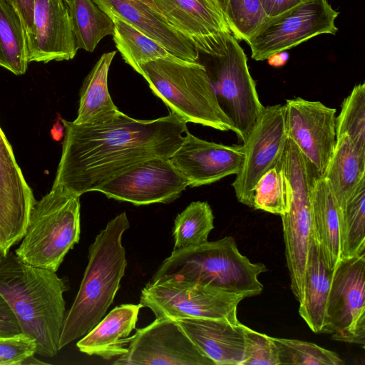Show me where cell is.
Masks as SVG:
<instances>
[{"instance_id":"obj_21","label":"cell","mask_w":365,"mask_h":365,"mask_svg":"<svg viewBox=\"0 0 365 365\" xmlns=\"http://www.w3.org/2000/svg\"><path fill=\"white\" fill-rule=\"evenodd\" d=\"M142 307L140 303L115 307L77 342V347L83 353L104 359L124 354Z\"/></svg>"},{"instance_id":"obj_41","label":"cell","mask_w":365,"mask_h":365,"mask_svg":"<svg viewBox=\"0 0 365 365\" xmlns=\"http://www.w3.org/2000/svg\"><path fill=\"white\" fill-rule=\"evenodd\" d=\"M13 5L20 16L26 34L29 33L33 25L34 0H13Z\"/></svg>"},{"instance_id":"obj_7","label":"cell","mask_w":365,"mask_h":365,"mask_svg":"<svg viewBox=\"0 0 365 365\" xmlns=\"http://www.w3.org/2000/svg\"><path fill=\"white\" fill-rule=\"evenodd\" d=\"M200 53V52H199ZM202 63L232 130L245 143L263 106L247 66V58L232 33H223Z\"/></svg>"},{"instance_id":"obj_39","label":"cell","mask_w":365,"mask_h":365,"mask_svg":"<svg viewBox=\"0 0 365 365\" xmlns=\"http://www.w3.org/2000/svg\"><path fill=\"white\" fill-rule=\"evenodd\" d=\"M22 333L13 311L0 294V336H14Z\"/></svg>"},{"instance_id":"obj_32","label":"cell","mask_w":365,"mask_h":365,"mask_svg":"<svg viewBox=\"0 0 365 365\" xmlns=\"http://www.w3.org/2000/svg\"><path fill=\"white\" fill-rule=\"evenodd\" d=\"M289 200V183L279 162L255 185L252 208L281 215L288 211Z\"/></svg>"},{"instance_id":"obj_10","label":"cell","mask_w":365,"mask_h":365,"mask_svg":"<svg viewBox=\"0 0 365 365\" xmlns=\"http://www.w3.org/2000/svg\"><path fill=\"white\" fill-rule=\"evenodd\" d=\"M338 15L327 0H306L279 16L267 18L245 41L252 58L264 61L316 36L335 35Z\"/></svg>"},{"instance_id":"obj_3","label":"cell","mask_w":365,"mask_h":365,"mask_svg":"<svg viewBox=\"0 0 365 365\" xmlns=\"http://www.w3.org/2000/svg\"><path fill=\"white\" fill-rule=\"evenodd\" d=\"M129 227L123 212L107 223L89 246L78 292L65 315L59 350L88 333L113 304L128 264L122 237Z\"/></svg>"},{"instance_id":"obj_8","label":"cell","mask_w":365,"mask_h":365,"mask_svg":"<svg viewBox=\"0 0 365 365\" xmlns=\"http://www.w3.org/2000/svg\"><path fill=\"white\" fill-rule=\"evenodd\" d=\"M290 191L289 207L281 215L291 289L299 302L304 292L305 269L312 237L311 191L315 170L287 137L279 160Z\"/></svg>"},{"instance_id":"obj_9","label":"cell","mask_w":365,"mask_h":365,"mask_svg":"<svg viewBox=\"0 0 365 365\" xmlns=\"http://www.w3.org/2000/svg\"><path fill=\"white\" fill-rule=\"evenodd\" d=\"M245 298L187 279L161 278L145 286L140 304L149 308L155 318H208L239 324L237 306Z\"/></svg>"},{"instance_id":"obj_11","label":"cell","mask_w":365,"mask_h":365,"mask_svg":"<svg viewBox=\"0 0 365 365\" xmlns=\"http://www.w3.org/2000/svg\"><path fill=\"white\" fill-rule=\"evenodd\" d=\"M323 333L343 342L365 344V253L341 259L334 268Z\"/></svg>"},{"instance_id":"obj_35","label":"cell","mask_w":365,"mask_h":365,"mask_svg":"<svg viewBox=\"0 0 365 365\" xmlns=\"http://www.w3.org/2000/svg\"><path fill=\"white\" fill-rule=\"evenodd\" d=\"M225 17L234 37L242 41L267 19L260 0H227Z\"/></svg>"},{"instance_id":"obj_5","label":"cell","mask_w":365,"mask_h":365,"mask_svg":"<svg viewBox=\"0 0 365 365\" xmlns=\"http://www.w3.org/2000/svg\"><path fill=\"white\" fill-rule=\"evenodd\" d=\"M139 74L171 112L187 123L232 130L202 63L160 58L141 65Z\"/></svg>"},{"instance_id":"obj_42","label":"cell","mask_w":365,"mask_h":365,"mask_svg":"<svg viewBox=\"0 0 365 365\" xmlns=\"http://www.w3.org/2000/svg\"><path fill=\"white\" fill-rule=\"evenodd\" d=\"M282 52L275 53L270 56L267 59L269 60V63L273 66H281L286 63L288 58V54Z\"/></svg>"},{"instance_id":"obj_31","label":"cell","mask_w":365,"mask_h":365,"mask_svg":"<svg viewBox=\"0 0 365 365\" xmlns=\"http://www.w3.org/2000/svg\"><path fill=\"white\" fill-rule=\"evenodd\" d=\"M214 215L207 202H191L175 220L173 250L198 246L207 242L214 228Z\"/></svg>"},{"instance_id":"obj_36","label":"cell","mask_w":365,"mask_h":365,"mask_svg":"<svg viewBox=\"0 0 365 365\" xmlns=\"http://www.w3.org/2000/svg\"><path fill=\"white\" fill-rule=\"evenodd\" d=\"M279 365L278 352L271 336L245 327L244 357L241 365Z\"/></svg>"},{"instance_id":"obj_27","label":"cell","mask_w":365,"mask_h":365,"mask_svg":"<svg viewBox=\"0 0 365 365\" xmlns=\"http://www.w3.org/2000/svg\"><path fill=\"white\" fill-rule=\"evenodd\" d=\"M114 24L113 38L124 61L140 73V66L157 59L180 61L155 40L119 16L107 13Z\"/></svg>"},{"instance_id":"obj_30","label":"cell","mask_w":365,"mask_h":365,"mask_svg":"<svg viewBox=\"0 0 365 365\" xmlns=\"http://www.w3.org/2000/svg\"><path fill=\"white\" fill-rule=\"evenodd\" d=\"M68 6L78 49L93 52L105 36L113 35L112 19L93 0H71Z\"/></svg>"},{"instance_id":"obj_18","label":"cell","mask_w":365,"mask_h":365,"mask_svg":"<svg viewBox=\"0 0 365 365\" xmlns=\"http://www.w3.org/2000/svg\"><path fill=\"white\" fill-rule=\"evenodd\" d=\"M160 13L200 53H207L222 33H231L214 0H153Z\"/></svg>"},{"instance_id":"obj_37","label":"cell","mask_w":365,"mask_h":365,"mask_svg":"<svg viewBox=\"0 0 365 365\" xmlns=\"http://www.w3.org/2000/svg\"><path fill=\"white\" fill-rule=\"evenodd\" d=\"M35 354L36 344L26 334L0 336V365H21L26 358Z\"/></svg>"},{"instance_id":"obj_14","label":"cell","mask_w":365,"mask_h":365,"mask_svg":"<svg viewBox=\"0 0 365 365\" xmlns=\"http://www.w3.org/2000/svg\"><path fill=\"white\" fill-rule=\"evenodd\" d=\"M284 106L287 137L323 178L336 142V109L300 97L287 100Z\"/></svg>"},{"instance_id":"obj_16","label":"cell","mask_w":365,"mask_h":365,"mask_svg":"<svg viewBox=\"0 0 365 365\" xmlns=\"http://www.w3.org/2000/svg\"><path fill=\"white\" fill-rule=\"evenodd\" d=\"M242 145H227L202 140L188 130L170 160L194 187L236 175L242 164Z\"/></svg>"},{"instance_id":"obj_38","label":"cell","mask_w":365,"mask_h":365,"mask_svg":"<svg viewBox=\"0 0 365 365\" xmlns=\"http://www.w3.org/2000/svg\"><path fill=\"white\" fill-rule=\"evenodd\" d=\"M26 233L5 205L0 194V251L6 254Z\"/></svg>"},{"instance_id":"obj_24","label":"cell","mask_w":365,"mask_h":365,"mask_svg":"<svg viewBox=\"0 0 365 365\" xmlns=\"http://www.w3.org/2000/svg\"><path fill=\"white\" fill-rule=\"evenodd\" d=\"M116 51L103 53L84 79L81 91L76 124H99L106 122L120 111L108 91V75Z\"/></svg>"},{"instance_id":"obj_1","label":"cell","mask_w":365,"mask_h":365,"mask_svg":"<svg viewBox=\"0 0 365 365\" xmlns=\"http://www.w3.org/2000/svg\"><path fill=\"white\" fill-rule=\"evenodd\" d=\"M64 139L52 187L81 196L143 161L170 156L182 144L187 122L170 112L139 120L120 112L99 124L61 119Z\"/></svg>"},{"instance_id":"obj_13","label":"cell","mask_w":365,"mask_h":365,"mask_svg":"<svg viewBox=\"0 0 365 365\" xmlns=\"http://www.w3.org/2000/svg\"><path fill=\"white\" fill-rule=\"evenodd\" d=\"M116 365H215L189 338L177 322L155 318L130 336L127 351Z\"/></svg>"},{"instance_id":"obj_2","label":"cell","mask_w":365,"mask_h":365,"mask_svg":"<svg viewBox=\"0 0 365 365\" xmlns=\"http://www.w3.org/2000/svg\"><path fill=\"white\" fill-rule=\"evenodd\" d=\"M56 272L31 265L16 254L0 251V294L15 314L22 333L34 339L36 354L53 357L59 351L66 315L68 281Z\"/></svg>"},{"instance_id":"obj_46","label":"cell","mask_w":365,"mask_h":365,"mask_svg":"<svg viewBox=\"0 0 365 365\" xmlns=\"http://www.w3.org/2000/svg\"><path fill=\"white\" fill-rule=\"evenodd\" d=\"M64 1L67 3V4L68 6H69V4H71V0H64Z\"/></svg>"},{"instance_id":"obj_43","label":"cell","mask_w":365,"mask_h":365,"mask_svg":"<svg viewBox=\"0 0 365 365\" xmlns=\"http://www.w3.org/2000/svg\"><path fill=\"white\" fill-rule=\"evenodd\" d=\"M46 363L38 361L37 359L34 357V355L30 356L26 358L21 365L24 364H45Z\"/></svg>"},{"instance_id":"obj_28","label":"cell","mask_w":365,"mask_h":365,"mask_svg":"<svg viewBox=\"0 0 365 365\" xmlns=\"http://www.w3.org/2000/svg\"><path fill=\"white\" fill-rule=\"evenodd\" d=\"M29 63L26 32L20 16L11 3L0 0V66L22 75Z\"/></svg>"},{"instance_id":"obj_6","label":"cell","mask_w":365,"mask_h":365,"mask_svg":"<svg viewBox=\"0 0 365 365\" xmlns=\"http://www.w3.org/2000/svg\"><path fill=\"white\" fill-rule=\"evenodd\" d=\"M80 197L60 187H51L41 200H36L15 254L27 264L56 272L80 240Z\"/></svg>"},{"instance_id":"obj_33","label":"cell","mask_w":365,"mask_h":365,"mask_svg":"<svg viewBox=\"0 0 365 365\" xmlns=\"http://www.w3.org/2000/svg\"><path fill=\"white\" fill-rule=\"evenodd\" d=\"M336 138L346 135L356 149L365 155V83L354 87L336 117Z\"/></svg>"},{"instance_id":"obj_40","label":"cell","mask_w":365,"mask_h":365,"mask_svg":"<svg viewBox=\"0 0 365 365\" xmlns=\"http://www.w3.org/2000/svg\"><path fill=\"white\" fill-rule=\"evenodd\" d=\"M267 18L279 16L306 0H260Z\"/></svg>"},{"instance_id":"obj_12","label":"cell","mask_w":365,"mask_h":365,"mask_svg":"<svg viewBox=\"0 0 365 365\" xmlns=\"http://www.w3.org/2000/svg\"><path fill=\"white\" fill-rule=\"evenodd\" d=\"M287 138L284 104L263 106L242 144L243 162L232 183L240 202L253 207L255 185L267 170L278 164Z\"/></svg>"},{"instance_id":"obj_15","label":"cell","mask_w":365,"mask_h":365,"mask_svg":"<svg viewBox=\"0 0 365 365\" xmlns=\"http://www.w3.org/2000/svg\"><path fill=\"white\" fill-rule=\"evenodd\" d=\"M187 186L185 178L170 158H156L132 166L96 191L108 198L143 205L173 202Z\"/></svg>"},{"instance_id":"obj_29","label":"cell","mask_w":365,"mask_h":365,"mask_svg":"<svg viewBox=\"0 0 365 365\" xmlns=\"http://www.w3.org/2000/svg\"><path fill=\"white\" fill-rule=\"evenodd\" d=\"M341 259L365 253V180L344 202L336 205Z\"/></svg>"},{"instance_id":"obj_34","label":"cell","mask_w":365,"mask_h":365,"mask_svg":"<svg viewBox=\"0 0 365 365\" xmlns=\"http://www.w3.org/2000/svg\"><path fill=\"white\" fill-rule=\"evenodd\" d=\"M278 352L279 364L341 365L344 362L332 351L298 339L271 336Z\"/></svg>"},{"instance_id":"obj_44","label":"cell","mask_w":365,"mask_h":365,"mask_svg":"<svg viewBox=\"0 0 365 365\" xmlns=\"http://www.w3.org/2000/svg\"><path fill=\"white\" fill-rule=\"evenodd\" d=\"M214 1L225 16L226 9H227V0H214Z\"/></svg>"},{"instance_id":"obj_25","label":"cell","mask_w":365,"mask_h":365,"mask_svg":"<svg viewBox=\"0 0 365 365\" xmlns=\"http://www.w3.org/2000/svg\"><path fill=\"white\" fill-rule=\"evenodd\" d=\"M0 194L16 220L26 231L29 214L36 200L1 127Z\"/></svg>"},{"instance_id":"obj_17","label":"cell","mask_w":365,"mask_h":365,"mask_svg":"<svg viewBox=\"0 0 365 365\" xmlns=\"http://www.w3.org/2000/svg\"><path fill=\"white\" fill-rule=\"evenodd\" d=\"M26 39L29 63L73 58L78 48L67 3L34 0L33 25Z\"/></svg>"},{"instance_id":"obj_26","label":"cell","mask_w":365,"mask_h":365,"mask_svg":"<svg viewBox=\"0 0 365 365\" xmlns=\"http://www.w3.org/2000/svg\"><path fill=\"white\" fill-rule=\"evenodd\" d=\"M323 178L328 182L338 205L349 198L365 180V155L356 149L348 135L336 138Z\"/></svg>"},{"instance_id":"obj_23","label":"cell","mask_w":365,"mask_h":365,"mask_svg":"<svg viewBox=\"0 0 365 365\" xmlns=\"http://www.w3.org/2000/svg\"><path fill=\"white\" fill-rule=\"evenodd\" d=\"M320 250L311 237L299 313L314 333H323L332 276Z\"/></svg>"},{"instance_id":"obj_19","label":"cell","mask_w":365,"mask_h":365,"mask_svg":"<svg viewBox=\"0 0 365 365\" xmlns=\"http://www.w3.org/2000/svg\"><path fill=\"white\" fill-rule=\"evenodd\" d=\"M105 13H112L157 41L171 54L196 63L199 51L185 36L172 26L164 16L139 0H93Z\"/></svg>"},{"instance_id":"obj_20","label":"cell","mask_w":365,"mask_h":365,"mask_svg":"<svg viewBox=\"0 0 365 365\" xmlns=\"http://www.w3.org/2000/svg\"><path fill=\"white\" fill-rule=\"evenodd\" d=\"M175 321L215 365L242 364L245 325L208 318H186Z\"/></svg>"},{"instance_id":"obj_4","label":"cell","mask_w":365,"mask_h":365,"mask_svg":"<svg viewBox=\"0 0 365 365\" xmlns=\"http://www.w3.org/2000/svg\"><path fill=\"white\" fill-rule=\"evenodd\" d=\"M267 271L263 263H253L242 255L235 239L227 236L198 246L173 250L150 281L161 278L187 279L250 297L263 291L258 277Z\"/></svg>"},{"instance_id":"obj_45","label":"cell","mask_w":365,"mask_h":365,"mask_svg":"<svg viewBox=\"0 0 365 365\" xmlns=\"http://www.w3.org/2000/svg\"><path fill=\"white\" fill-rule=\"evenodd\" d=\"M139 1L143 2L144 4H147L150 8H152L153 10H155V11H157L159 14H160L159 10H158V7L155 6V3L153 2V0H139Z\"/></svg>"},{"instance_id":"obj_22","label":"cell","mask_w":365,"mask_h":365,"mask_svg":"<svg viewBox=\"0 0 365 365\" xmlns=\"http://www.w3.org/2000/svg\"><path fill=\"white\" fill-rule=\"evenodd\" d=\"M310 202L312 236L327 267L333 272L341 259L337 207L331 188L323 178L314 179Z\"/></svg>"},{"instance_id":"obj_47","label":"cell","mask_w":365,"mask_h":365,"mask_svg":"<svg viewBox=\"0 0 365 365\" xmlns=\"http://www.w3.org/2000/svg\"><path fill=\"white\" fill-rule=\"evenodd\" d=\"M7 1L13 4V0H7Z\"/></svg>"}]
</instances>
